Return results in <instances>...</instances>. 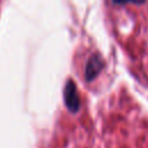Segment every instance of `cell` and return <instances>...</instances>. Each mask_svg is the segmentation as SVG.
<instances>
[{"label": "cell", "instance_id": "cell-2", "mask_svg": "<svg viewBox=\"0 0 148 148\" xmlns=\"http://www.w3.org/2000/svg\"><path fill=\"white\" fill-rule=\"evenodd\" d=\"M103 67H104V61L102 57L98 53H92L87 59V62L84 66V79L88 82L92 81L102 72Z\"/></svg>", "mask_w": 148, "mask_h": 148}, {"label": "cell", "instance_id": "cell-1", "mask_svg": "<svg viewBox=\"0 0 148 148\" xmlns=\"http://www.w3.org/2000/svg\"><path fill=\"white\" fill-rule=\"evenodd\" d=\"M64 102L67 108V110L71 113H76L80 110V97L77 94V88L75 82L72 79H68L66 81V84L64 87Z\"/></svg>", "mask_w": 148, "mask_h": 148}, {"label": "cell", "instance_id": "cell-3", "mask_svg": "<svg viewBox=\"0 0 148 148\" xmlns=\"http://www.w3.org/2000/svg\"><path fill=\"white\" fill-rule=\"evenodd\" d=\"M146 0H112L113 3L116 5H126V3H135V5H141Z\"/></svg>", "mask_w": 148, "mask_h": 148}]
</instances>
